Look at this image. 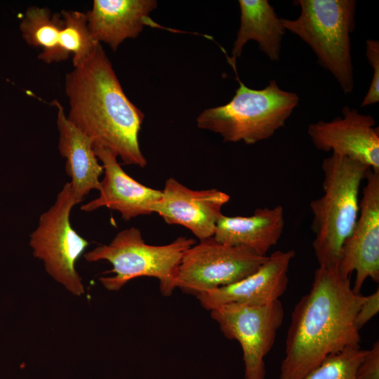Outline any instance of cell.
Returning <instances> with one entry per match:
<instances>
[{
  "instance_id": "6da1fadb",
  "label": "cell",
  "mask_w": 379,
  "mask_h": 379,
  "mask_svg": "<svg viewBox=\"0 0 379 379\" xmlns=\"http://www.w3.org/2000/svg\"><path fill=\"white\" fill-rule=\"evenodd\" d=\"M363 298L338 267L319 266L291 313L279 379H302L327 357L361 347L355 319Z\"/></svg>"
},
{
  "instance_id": "7a4b0ae2",
  "label": "cell",
  "mask_w": 379,
  "mask_h": 379,
  "mask_svg": "<svg viewBox=\"0 0 379 379\" xmlns=\"http://www.w3.org/2000/svg\"><path fill=\"white\" fill-rule=\"evenodd\" d=\"M67 119L126 164L144 168L138 135L145 115L126 95L101 44L65 78Z\"/></svg>"
},
{
  "instance_id": "3957f363",
  "label": "cell",
  "mask_w": 379,
  "mask_h": 379,
  "mask_svg": "<svg viewBox=\"0 0 379 379\" xmlns=\"http://www.w3.org/2000/svg\"><path fill=\"white\" fill-rule=\"evenodd\" d=\"M370 168L333 154L323 160L324 194L310 203L312 247L319 266L338 267L343 245L359 215L360 185Z\"/></svg>"
},
{
  "instance_id": "277c9868",
  "label": "cell",
  "mask_w": 379,
  "mask_h": 379,
  "mask_svg": "<svg viewBox=\"0 0 379 379\" xmlns=\"http://www.w3.org/2000/svg\"><path fill=\"white\" fill-rule=\"evenodd\" d=\"M237 79L239 86L232 99L201 112L198 127L220 134L225 142L252 145L270 138L298 106V95L281 89L276 80L255 90Z\"/></svg>"
},
{
  "instance_id": "5b68a950",
  "label": "cell",
  "mask_w": 379,
  "mask_h": 379,
  "mask_svg": "<svg viewBox=\"0 0 379 379\" xmlns=\"http://www.w3.org/2000/svg\"><path fill=\"white\" fill-rule=\"evenodd\" d=\"M297 19L281 18L286 30L314 51L321 66L330 72L345 93L354 88L350 34L355 27V0H297Z\"/></svg>"
},
{
  "instance_id": "8992f818",
  "label": "cell",
  "mask_w": 379,
  "mask_h": 379,
  "mask_svg": "<svg viewBox=\"0 0 379 379\" xmlns=\"http://www.w3.org/2000/svg\"><path fill=\"white\" fill-rule=\"evenodd\" d=\"M196 244L194 239L180 237L168 244L149 245L140 230L130 227L119 232L107 245L96 247L84 254L88 262L107 260L112 269V277L100 281L109 291H119L129 281L140 277L159 280L161 293L169 297L176 288L175 282L182 257Z\"/></svg>"
},
{
  "instance_id": "52a82bcc",
  "label": "cell",
  "mask_w": 379,
  "mask_h": 379,
  "mask_svg": "<svg viewBox=\"0 0 379 379\" xmlns=\"http://www.w3.org/2000/svg\"><path fill=\"white\" fill-rule=\"evenodd\" d=\"M77 204L71 185L67 182L55 203L40 215L37 227L30 234L29 244L34 257L44 261L46 272L72 293L80 295L84 288L75 265L89 243L70 222L71 211Z\"/></svg>"
},
{
  "instance_id": "ba28073f",
  "label": "cell",
  "mask_w": 379,
  "mask_h": 379,
  "mask_svg": "<svg viewBox=\"0 0 379 379\" xmlns=\"http://www.w3.org/2000/svg\"><path fill=\"white\" fill-rule=\"evenodd\" d=\"M241 246L217 241L213 237L201 240L184 253L176 288L196 296L237 282L254 273L267 260Z\"/></svg>"
},
{
  "instance_id": "9c48e42d",
  "label": "cell",
  "mask_w": 379,
  "mask_h": 379,
  "mask_svg": "<svg viewBox=\"0 0 379 379\" xmlns=\"http://www.w3.org/2000/svg\"><path fill=\"white\" fill-rule=\"evenodd\" d=\"M211 316L227 338L240 344L245 379H265V357L272 350L284 321L280 300L260 306L222 305L211 310Z\"/></svg>"
},
{
  "instance_id": "30bf717a",
  "label": "cell",
  "mask_w": 379,
  "mask_h": 379,
  "mask_svg": "<svg viewBox=\"0 0 379 379\" xmlns=\"http://www.w3.org/2000/svg\"><path fill=\"white\" fill-rule=\"evenodd\" d=\"M359 201L354 227L345 241L338 270L345 277L354 271L353 291L361 293L368 278L379 281V171L370 168Z\"/></svg>"
},
{
  "instance_id": "8fae6325",
  "label": "cell",
  "mask_w": 379,
  "mask_h": 379,
  "mask_svg": "<svg viewBox=\"0 0 379 379\" xmlns=\"http://www.w3.org/2000/svg\"><path fill=\"white\" fill-rule=\"evenodd\" d=\"M343 117L319 121L307 128L314 147L321 151L357 161L379 171V128L371 115L345 106Z\"/></svg>"
},
{
  "instance_id": "7c38bea8",
  "label": "cell",
  "mask_w": 379,
  "mask_h": 379,
  "mask_svg": "<svg viewBox=\"0 0 379 379\" xmlns=\"http://www.w3.org/2000/svg\"><path fill=\"white\" fill-rule=\"evenodd\" d=\"M160 199L152 207L169 225L190 230L200 241L214 234L222 207L230 196L217 189L194 190L173 178L165 183Z\"/></svg>"
},
{
  "instance_id": "4fadbf2b",
  "label": "cell",
  "mask_w": 379,
  "mask_h": 379,
  "mask_svg": "<svg viewBox=\"0 0 379 379\" xmlns=\"http://www.w3.org/2000/svg\"><path fill=\"white\" fill-rule=\"evenodd\" d=\"M295 255L293 250L277 251L254 273L197 297L202 307L210 311L230 303L260 306L273 302L287 289L288 268Z\"/></svg>"
},
{
  "instance_id": "5bb4252c",
  "label": "cell",
  "mask_w": 379,
  "mask_h": 379,
  "mask_svg": "<svg viewBox=\"0 0 379 379\" xmlns=\"http://www.w3.org/2000/svg\"><path fill=\"white\" fill-rule=\"evenodd\" d=\"M93 149L102 162L104 178L100 180L98 197L83 204L81 210L91 212L107 207L118 211L125 220L152 213L161 190L147 187L128 175L118 163L117 155L107 147L93 143Z\"/></svg>"
},
{
  "instance_id": "9a60e30c",
  "label": "cell",
  "mask_w": 379,
  "mask_h": 379,
  "mask_svg": "<svg viewBox=\"0 0 379 379\" xmlns=\"http://www.w3.org/2000/svg\"><path fill=\"white\" fill-rule=\"evenodd\" d=\"M155 0H94L86 13L88 27L98 43L116 51L127 39L136 38L144 26H158L149 18Z\"/></svg>"
},
{
  "instance_id": "2e32d148",
  "label": "cell",
  "mask_w": 379,
  "mask_h": 379,
  "mask_svg": "<svg viewBox=\"0 0 379 379\" xmlns=\"http://www.w3.org/2000/svg\"><path fill=\"white\" fill-rule=\"evenodd\" d=\"M52 104L57 109L58 151L66 159V173L71 178L74 197L79 204L91 190H100V178L104 169L93 152V140L67 119L58 100Z\"/></svg>"
},
{
  "instance_id": "e0dca14e",
  "label": "cell",
  "mask_w": 379,
  "mask_h": 379,
  "mask_svg": "<svg viewBox=\"0 0 379 379\" xmlns=\"http://www.w3.org/2000/svg\"><path fill=\"white\" fill-rule=\"evenodd\" d=\"M284 224L281 205L272 208H257L250 216L222 215L213 237L221 244L244 247L264 256L278 243Z\"/></svg>"
},
{
  "instance_id": "ac0fdd59",
  "label": "cell",
  "mask_w": 379,
  "mask_h": 379,
  "mask_svg": "<svg viewBox=\"0 0 379 379\" xmlns=\"http://www.w3.org/2000/svg\"><path fill=\"white\" fill-rule=\"evenodd\" d=\"M240 27L232 51L230 62L241 55L244 45L255 41L258 48L272 61L279 59L286 29L281 18L267 0H239Z\"/></svg>"
},
{
  "instance_id": "d6986e66",
  "label": "cell",
  "mask_w": 379,
  "mask_h": 379,
  "mask_svg": "<svg viewBox=\"0 0 379 379\" xmlns=\"http://www.w3.org/2000/svg\"><path fill=\"white\" fill-rule=\"evenodd\" d=\"M63 25L61 13H52L48 8L32 6L25 11L19 27L28 45L42 49L38 59L51 64L66 60L69 56L60 44Z\"/></svg>"
},
{
  "instance_id": "ffe728a7",
  "label": "cell",
  "mask_w": 379,
  "mask_h": 379,
  "mask_svg": "<svg viewBox=\"0 0 379 379\" xmlns=\"http://www.w3.org/2000/svg\"><path fill=\"white\" fill-rule=\"evenodd\" d=\"M60 13L64 22L60 44L67 54H72L74 67L83 61L99 43L90 34L85 13L62 10Z\"/></svg>"
},
{
  "instance_id": "44dd1931",
  "label": "cell",
  "mask_w": 379,
  "mask_h": 379,
  "mask_svg": "<svg viewBox=\"0 0 379 379\" xmlns=\"http://www.w3.org/2000/svg\"><path fill=\"white\" fill-rule=\"evenodd\" d=\"M366 350L348 347L327 357L302 379H357V371Z\"/></svg>"
},
{
  "instance_id": "7402d4cb",
  "label": "cell",
  "mask_w": 379,
  "mask_h": 379,
  "mask_svg": "<svg viewBox=\"0 0 379 379\" xmlns=\"http://www.w3.org/2000/svg\"><path fill=\"white\" fill-rule=\"evenodd\" d=\"M366 55L373 69L371 85L361 106L366 107L379 101V41L368 39L366 42Z\"/></svg>"
},
{
  "instance_id": "603a6c76",
  "label": "cell",
  "mask_w": 379,
  "mask_h": 379,
  "mask_svg": "<svg viewBox=\"0 0 379 379\" xmlns=\"http://www.w3.org/2000/svg\"><path fill=\"white\" fill-rule=\"evenodd\" d=\"M357 379H379V342L366 350L357 371Z\"/></svg>"
},
{
  "instance_id": "cb8c5ba5",
  "label": "cell",
  "mask_w": 379,
  "mask_h": 379,
  "mask_svg": "<svg viewBox=\"0 0 379 379\" xmlns=\"http://www.w3.org/2000/svg\"><path fill=\"white\" fill-rule=\"evenodd\" d=\"M379 311V290H377L368 296H364L356 315L355 322L357 327L361 328L369 321Z\"/></svg>"
}]
</instances>
